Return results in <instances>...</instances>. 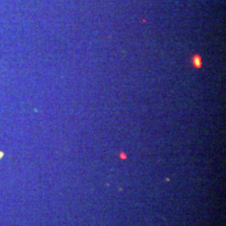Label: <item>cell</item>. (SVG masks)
<instances>
[{"label": "cell", "mask_w": 226, "mask_h": 226, "mask_svg": "<svg viewBox=\"0 0 226 226\" xmlns=\"http://www.w3.org/2000/svg\"><path fill=\"white\" fill-rule=\"evenodd\" d=\"M192 65L196 69H200L202 67V59H201L200 55L199 54H194L193 57H192Z\"/></svg>", "instance_id": "1"}]
</instances>
